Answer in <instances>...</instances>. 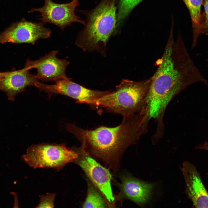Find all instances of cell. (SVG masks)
Instances as JSON below:
<instances>
[{"mask_svg":"<svg viewBox=\"0 0 208 208\" xmlns=\"http://www.w3.org/2000/svg\"><path fill=\"white\" fill-rule=\"evenodd\" d=\"M159 62L151 77L146 109L148 119L154 118L158 125H161L167 106L175 96L196 82L208 84L189 55L180 34L174 40L173 28Z\"/></svg>","mask_w":208,"mask_h":208,"instance_id":"1","label":"cell"},{"mask_svg":"<svg viewBox=\"0 0 208 208\" xmlns=\"http://www.w3.org/2000/svg\"><path fill=\"white\" fill-rule=\"evenodd\" d=\"M145 112L123 116L121 123L113 127L101 126L94 130H84L68 124L66 128L81 143L82 149H87L104 159L117 155L135 143L147 130Z\"/></svg>","mask_w":208,"mask_h":208,"instance_id":"2","label":"cell"},{"mask_svg":"<svg viewBox=\"0 0 208 208\" xmlns=\"http://www.w3.org/2000/svg\"><path fill=\"white\" fill-rule=\"evenodd\" d=\"M117 0H101L94 8L83 11L86 17L84 27L75 44L84 50H95L106 46L116 28Z\"/></svg>","mask_w":208,"mask_h":208,"instance_id":"3","label":"cell"},{"mask_svg":"<svg viewBox=\"0 0 208 208\" xmlns=\"http://www.w3.org/2000/svg\"><path fill=\"white\" fill-rule=\"evenodd\" d=\"M151 77L139 81L123 79L115 91L96 101L94 105L123 116L140 113L146 109Z\"/></svg>","mask_w":208,"mask_h":208,"instance_id":"4","label":"cell"},{"mask_svg":"<svg viewBox=\"0 0 208 208\" xmlns=\"http://www.w3.org/2000/svg\"><path fill=\"white\" fill-rule=\"evenodd\" d=\"M78 156L77 153L67 148L64 144L44 143L30 146L21 158L34 168H51L60 170Z\"/></svg>","mask_w":208,"mask_h":208,"instance_id":"5","label":"cell"},{"mask_svg":"<svg viewBox=\"0 0 208 208\" xmlns=\"http://www.w3.org/2000/svg\"><path fill=\"white\" fill-rule=\"evenodd\" d=\"M71 79H61L55 81L53 85H48L37 81L34 86L40 91L48 95L53 94L64 95L76 100L78 103H86L94 105L95 101L103 96L111 93L113 91H105L86 88L73 82Z\"/></svg>","mask_w":208,"mask_h":208,"instance_id":"6","label":"cell"},{"mask_svg":"<svg viewBox=\"0 0 208 208\" xmlns=\"http://www.w3.org/2000/svg\"><path fill=\"white\" fill-rule=\"evenodd\" d=\"M79 4L78 0H73L70 2L64 4L57 3L52 0H44L42 7L32 8L28 12H40L39 19L42 22L54 24L64 30L66 27L71 25L73 22L84 24L85 21L77 16L75 12Z\"/></svg>","mask_w":208,"mask_h":208,"instance_id":"7","label":"cell"},{"mask_svg":"<svg viewBox=\"0 0 208 208\" xmlns=\"http://www.w3.org/2000/svg\"><path fill=\"white\" fill-rule=\"evenodd\" d=\"M51 30L44 23H35L23 19L12 24L0 34V44L11 42L34 44L38 40L49 37Z\"/></svg>","mask_w":208,"mask_h":208,"instance_id":"8","label":"cell"},{"mask_svg":"<svg viewBox=\"0 0 208 208\" xmlns=\"http://www.w3.org/2000/svg\"><path fill=\"white\" fill-rule=\"evenodd\" d=\"M57 51H53L35 60H28L25 66L29 70H37L36 77L43 81L68 78L66 70L69 62L66 59H60L57 57Z\"/></svg>","mask_w":208,"mask_h":208,"instance_id":"9","label":"cell"},{"mask_svg":"<svg viewBox=\"0 0 208 208\" xmlns=\"http://www.w3.org/2000/svg\"><path fill=\"white\" fill-rule=\"evenodd\" d=\"M77 159V163L110 203L115 200L111 186L112 176L109 170L87 154Z\"/></svg>","mask_w":208,"mask_h":208,"instance_id":"10","label":"cell"},{"mask_svg":"<svg viewBox=\"0 0 208 208\" xmlns=\"http://www.w3.org/2000/svg\"><path fill=\"white\" fill-rule=\"evenodd\" d=\"M29 70L25 66L19 70L1 72L0 90L6 94L10 100L14 101L16 95L38 81L36 75L30 73Z\"/></svg>","mask_w":208,"mask_h":208,"instance_id":"11","label":"cell"},{"mask_svg":"<svg viewBox=\"0 0 208 208\" xmlns=\"http://www.w3.org/2000/svg\"><path fill=\"white\" fill-rule=\"evenodd\" d=\"M182 170L186 184V192L193 205L196 208H208V192L196 167L185 161Z\"/></svg>","mask_w":208,"mask_h":208,"instance_id":"12","label":"cell"},{"mask_svg":"<svg viewBox=\"0 0 208 208\" xmlns=\"http://www.w3.org/2000/svg\"><path fill=\"white\" fill-rule=\"evenodd\" d=\"M121 186L125 195L138 205L145 204L150 198L154 185L130 177L123 178Z\"/></svg>","mask_w":208,"mask_h":208,"instance_id":"13","label":"cell"},{"mask_svg":"<svg viewBox=\"0 0 208 208\" xmlns=\"http://www.w3.org/2000/svg\"><path fill=\"white\" fill-rule=\"evenodd\" d=\"M190 12L192 27L193 40L192 49L196 46L200 34L201 33L202 21L201 8L203 0H183Z\"/></svg>","mask_w":208,"mask_h":208,"instance_id":"14","label":"cell"},{"mask_svg":"<svg viewBox=\"0 0 208 208\" xmlns=\"http://www.w3.org/2000/svg\"><path fill=\"white\" fill-rule=\"evenodd\" d=\"M108 206L104 199L94 186L91 183L88 185L86 199L83 208H105Z\"/></svg>","mask_w":208,"mask_h":208,"instance_id":"15","label":"cell"},{"mask_svg":"<svg viewBox=\"0 0 208 208\" xmlns=\"http://www.w3.org/2000/svg\"><path fill=\"white\" fill-rule=\"evenodd\" d=\"M143 0H119L117 12L116 28L122 24L133 9Z\"/></svg>","mask_w":208,"mask_h":208,"instance_id":"16","label":"cell"},{"mask_svg":"<svg viewBox=\"0 0 208 208\" xmlns=\"http://www.w3.org/2000/svg\"><path fill=\"white\" fill-rule=\"evenodd\" d=\"M56 197L55 193H48L40 196L39 203L36 208H53L54 202Z\"/></svg>","mask_w":208,"mask_h":208,"instance_id":"17","label":"cell"},{"mask_svg":"<svg viewBox=\"0 0 208 208\" xmlns=\"http://www.w3.org/2000/svg\"><path fill=\"white\" fill-rule=\"evenodd\" d=\"M205 19L202 23L201 33L208 34V0H205Z\"/></svg>","mask_w":208,"mask_h":208,"instance_id":"18","label":"cell"},{"mask_svg":"<svg viewBox=\"0 0 208 208\" xmlns=\"http://www.w3.org/2000/svg\"><path fill=\"white\" fill-rule=\"evenodd\" d=\"M196 148L197 149H203L208 151V143L206 141L202 144L197 146Z\"/></svg>","mask_w":208,"mask_h":208,"instance_id":"19","label":"cell"},{"mask_svg":"<svg viewBox=\"0 0 208 208\" xmlns=\"http://www.w3.org/2000/svg\"><path fill=\"white\" fill-rule=\"evenodd\" d=\"M1 72H0V79H1Z\"/></svg>","mask_w":208,"mask_h":208,"instance_id":"20","label":"cell"}]
</instances>
